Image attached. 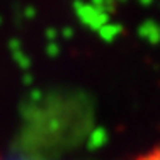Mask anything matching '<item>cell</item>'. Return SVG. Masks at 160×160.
I'll return each instance as SVG.
<instances>
[{
    "label": "cell",
    "instance_id": "6da1fadb",
    "mask_svg": "<svg viewBox=\"0 0 160 160\" xmlns=\"http://www.w3.org/2000/svg\"><path fill=\"white\" fill-rule=\"evenodd\" d=\"M136 160H158V148H153L152 152H148V153L138 157Z\"/></svg>",
    "mask_w": 160,
    "mask_h": 160
}]
</instances>
